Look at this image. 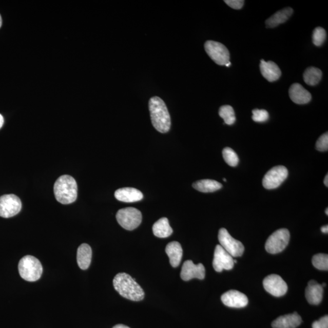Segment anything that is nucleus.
Segmentation results:
<instances>
[{
    "mask_svg": "<svg viewBox=\"0 0 328 328\" xmlns=\"http://www.w3.org/2000/svg\"><path fill=\"white\" fill-rule=\"evenodd\" d=\"M317 150L326 151L328 150V134L327 132L321 135L318 139L316 143Z\"/></svg>",
    "mask_w": 328,
    "mask_h": 328,
    "instance_id": "31",
    "label": "nucleus"
},
{
    "mask_svg": "<svg viewBox=\"0 0 328 328\" xmlns=\"http://www.w3.org/2000/svg\"><path fill=\"white\" fill-rule=\"evenodd\" d=\"M21 199L13 194L5 195L0 197V217L9 218L15 216L21 211Z\"/></svg>",
    "mask_w": 328,
    "mask_h": 328,
    "instance_id": "9",
    "label": "nucleus"
},
{
    "mask_svg": "<svg viewBox=\"0 0 328 328\" xmlns=\"http://www.w3.org/2000/svg\"><path fill=\"white\" fill-rule=\"evenodd\" d=\"M253 121L257 122H266L269 119V113L265 109H255L253 111Z\"/></svg>",
    "mask_w": 328,
    "mask_h": 328,
    "instance_id": "30",
    "label": "nucleus"
},
{
    "mask_svg": "<svg viewBox=\"0 0 328 328\" xmlns=\"http://www.w3.org/2000/svg\"><path fill=\"white\" fill-rule=\"evenodd\" d=\"M290 233L286 228H281L275 231L268 238L265 248L268 253L277 254L285 249L289 244Z\"/></svg>",
    "mask_w": 328,
    "mask_h": 328,
    "instance_id": "6",
    "label": "nucleus"
},
{
    "mask_svg": "<svg viewBox=\"0 0 328 328\" xmlns=\"http://www.w3.org/2000/svg\"><path fill=\"white\" fill-rule=\"evenodd\" d=\"M218 240L220 246L233 257H239L243 255L244 245L231 237L226 228H221L219 230Z\"/></svg>",
    "mask_w": 328,
    "mask_h": 328,
    "instance_id": "7",
    "label": "nucleus"
},
{
    "mask_svg": "<svg viewBox=\"0 0 328 328\" xmlns=\"http://www.w3.org/2000/svg\"><path fill=\"white\" fill-rule=\"evenodd\" d=\"M321 77H322V72L320 69L315 67L307 68L303 74L304 82L310 86H315L319 84Z\"/></svg>",
    "mask_w": 328,
    "mask_h": 328,
    "instance_id": "25",
    "label": "nucleus"
},
{
    "mask_svg": "<svg viewBox=\"0 0 328 328\" xmlns=\"http://www.w3.org/2000/svg\"><path fill=\"white\" fill-rule=\"evenodd\" d=\"M148 106L152 124L156 130L161 133L167 132L170 129L171 118L164 101L155 96L149 101Z\"/></svg>",
    "mask_w": 328,
    "mask_h": 328,
    "instance_id": "2",
    "label": "nucleus"
},
{
    "mask_svg": "<svg viewBox=\"0 0 328 328\" xmlns=\"http://www.w3.org/2000/svg\"><path fill=\"white\" fill-rule=\"evenodd\" d=\"M234 258L220 245L215 247L213 260L214 269L221 273L223 270L233 269L234 266Z\"/></svg>",
    "mask_w": 328,
    "mask_h": 328,
    "instance_id": "12",
    "label": "nucleus"
},
{
    "mask_svg": "<svg viewBox=\"0 0 328 328\" xmlns=\"http://www.w3.org/2000/svg\"><path fill=\"white\" fill-rule=\"evenodd\" d=\"M324 185H325V186L328 187V175H327V174L326 175L325 178H324Z\"/></svg>",
    "mask_w": 328,
    "mask_h": 328,
    "instance_id": "37",
    "label": "nucleus"
},
{
    "mask_svg": "<svg viewBox=\"0 0 328 328\" xmlns=\"http://www.w3.org/2000/svg\"><path fill=\"white\" fill-rule=\"evenodd\" d=\"M193 187L199 191L210 193L221 189L223 185L215 180H203L194 182Z\"/></svg>",
    "mask_w": 328,
    "mask_h": 328,
    "instance_id": "24",
    "label": "nucleus"
},
{
    "mask_svg": "<svg viewBox=\"0 0 328 328\" xmlns=\"http://www.w3.org/2000/svg\"><path fill=\"white\" fill-rule=\"evenodd\" d=\"M325 212H326V214L327 215H328V208H326V210Z\"/></svg>",
    "mask_w": 328,
    "mask_h": 328,
    "instance_id": "40",
    "label": "nucleus"
},
{
    "mask_svg": "<svg viewBox=\"0 0 328 328\" xmlns=\"http://www.w3.org/2000/svg\"><path fill=\"white\" fill-rule=\"evenodd\" d=\"M92 249L87 244H82L79 247L77 261L79 267L82 270L87 269L91 262Z\"/></svg>",
    "mask_w": 328,
    "mask_h": 328,
    "instance_id": "21",
    "label": "nucleus"
},
{
    "mask_svg": "<svg viewBox=\"0 0 328 328\" xmlns=\"http://www.w3.org/2000/svg\"><path fill=\"white\" fill-rule=\"evenodd\" d=\"M321 231H322L323 234H327L328 233V226L327 225L326 226H324L321 228Z\"/></svg>",
    "mask_w": 328,
    "mask_h": 328,
    "instance_id": "34",
    "label": "nucleus"
},
{
    "mask_svg": "<svg viewBox=\"0 0 328 328\" xmlns=\"http://www.w3.org/2000/svg\"><path fill=\"white\" fill-rule=\"evenodd\" d=\"M221 301L225 305L235 308L246 307L248 303L246 295L236 290H230L222 295Z\"/></svg>",
    "mask_w": 328,
    "mask_h": 328,
    "instance_id": "14",
    "label": "nucleus"
},
{
    "mask_svg": "<svg viewBox=\"0 0 328 328\" xmlns=\"http://www.w3.org/2000/svg\"><path fill=\"white\" fill-rule=\"evenodd\" d=\"M205 269L203 264H195L191 260L185 261L182 267L181 277L184 281H189L193 278L203 280Z\"/></svg>",
    "mask_w": 328,
    "mask_h": 328,
    "instance_id": "13",
    "label": "nucleus"
},
{
    "mask_svg": "<svg viewBox=\"0 0 328 328\" xmlns=\"http://www.w3.org/2000/svg\"><path fill=\"white\" fill-rule=\"evenodd\" d=\"M288 176L287 169L284 166H277L265 175L263 180V185L266 189H275L280 186L286 180Z\"/></svg>",
    "mask_w": 328,
    "mask_h": 328,
    "instance_id": "10",
    "label": "nucleus"
},
{
    "mask_svg": "<svg viewBox=\"0 0 328 328\" xmlns=\"http://www.w3.org/2000/svg\"><path fill=\"white\" fill-rule=\"evenodd\" d=\"M118 223L126 230H132L141 224L142 216L140 211L134 207L119 210L117 214Z\"/></svg>",
    "mask_w": 328,
    "mask_h": 328,
    "instance_id": "5",
    "label": "nucleus"
},
{
    "mask_svg": "<svg viewBox=\"0 0 328 328\" xmlns=\"http://www.w3.org/2000/svg\"><path fill=\"white\" fill-rule=\"evenodd\" d=\"M290 97L297 104H308L312 99L310 92L299 84H294L291 86L289 90Z\"/></svg>",
    "mask_w": 328,
    "mask_h": 328,
    "instance_id": "16",
    "label": "nucleus"
},
{
    "mask_svg": "<svg viewBox=\"0 0 328 328\" xmlns=\"http://www.w3.org/2000/svg\"><path fill=\"white\" fill-rule=\"evenodd\" d=\"M312 327L313 328H328V316H324L319 320L315 321Z\"/></svg>",
    "mask_w": 328,
    "mask_h": 328,
    "instance_id": "32",
    "label": "nucleus"
},
{
    "mask_svg": "<svg viewBox=\"0 0 328 328\" xmlns=\"http://www.w3.org/2000/svg\"><path fill=\"white\" fill-rule=\"evenodd\" d=\"M165 253L170 259V263L172 267H177L180 266L182 254H183L180 243L177 241L170 242L165 248Z\"/></svg>",
    "mask_w": 328,
    "mask_h": 328,
    "instance_id": "20",
    "label": "nucleus"
},
{
    "mask_svg": "<svg viewBox=\"0 0 328 328\" xmlns=\"http://www.w3.org/2000/svg\"><path fill=\"white\" fill-rule=\"evenodd\" d=\"M18 271L23 279L34 282L41 278L43 267L37 258L31 255H26L20 261Z\"/></svg>",
    "mask_w": 328,
    "mask_h": 328,
    "instance_id": "4",
    "label": "nucleus"
},
{
    "mask_svg": "<svg viewBox=\"0 0 328 328\" xmlns=\"http://www.w3.org/2000/svg\"><path fill=\"white\" fill-rule=\"evenodd\" d=\"M3 124H4V118L2 114H0V128L3 127Z\"/></svg>",
    "mask_w": 328,
    "mask_h": 328,
    "instance_id": "36",
    "label": "nucleus"
},
{
    "mask_svg": "<svg viewBox=\"0 0 328 328\" xmlns=\"http://www.w3.org/2000/svg\"><path fill=\"white\" fill-rule=\"evenodd\" d=\"M261 74L267 81L273 82L279 79L281 75L280 69L274 62L261 60L260 64Z\"/></svg>",
    "mask_w": 328,
    "mask_h": 328,
    "instance_id": "19",
    "label": "nucleus"
},
{
    "mask_svg": "<svg viewBox=\"0 0 328 328\" xmlns=\"http://www.w3.org/2000/svg\"><path fill=\"white\" fill-rule=\"evenodd\" d=\"M230 65H231V63H230V62H229L227 63V64L226 65H225V66H226L227 67H229Z\"/></svg>",
    "mask_w": 328,
    "mask_h": 328,
    "instance_id": "39",
    "label": "nucleus"
},
{
    "mask_svg": "<svg viewBox=\"0 0 328 328\" xmlns=\"http://www.w3.org/2000/svg\"><path fill=\"white\" fill-rule=\"evenodd\" d=\"M265 290L274 297H281L286 294L288 287L282 278L276 274L267 276L263 280Z\"/></svg>",
    "mask_w": 328,
    "mask_h": 328,
    "instance_id": "11",
    "label": "nucleus"
},
{
    "mask_svg": "<svg viewBox=\"0 0 328 328\" xmlns=\"http://www.w3.org/2000/svg\"><path fill=\"white\" fill-rule=\"evenodd\" d=\"M302 322L300 315L297 313L280 316L272 323L274 328H296Z\"/></svg>",
    "mask_w": 328,
    "mask_h": 328,
    "instance_id": "18",
    "label": "nucleus"
},
{
    "mask_svg": "<svg viewBox=\"0 0 328 328\" xmlns=\"http://www.w3.org/2000/svg\"><path fill=\"white\" fill-rule=\"evenodd\" d=\"M323 287L316 281L311 280L306 288L305 296L310 304L317 305L323 299Z\"/></svg>",
    "mask_w": 328,
    "mask_h": 328,
    "instance_id": "17",
    "label": "nucleus"
},
{
    "mask_svg": "<svg viewBox=\"0 0 328 328\" xmlns=\"http://www.w3.org/2000/svg\"><path fill=\"white\" fill-rule=\"evenodd\" d=\"M78 190L77 182L69 175L62 176L54 184L55 197L63 204L74 203L77 200Z\"/></svg>",
    "mask_w": 328,
    "mask_h": 328,
    "instance_id": "3",
    "label": "nucleus"
},
{
    "mask_svg": "<svg viewBox=\"0 0 328 328\" xmlns=\"http://www.w3.org/2000/svg\"><path fill=\"white\" fill-rule=\"evenodd\" d=\"M219 115L224 119L225 124L228 125H233L236 121L234 109L230 105L222 106L219 110Z\"/></svg>",
    "mask_w": 328,
    "mask_h": 328,
    "instance_id": "26",
    "label": "nucleus"
},
{
    "mask_svg": "<svg viewBox=\"0 0 328 328\" xmlns=\"http://www.w3.org/2000/svg\"><path fill=\"white\" fill-rule=\"evenodd\" d=\"M2 18L1 15H0V28L2 27Z\"/></svg>",
    "mask_w": 328,
    "mask_h": 328,
    "instance_id": "38",
    "label": "nucleus"
},
{
    "mask_svg": "<svg viewBox=\"0 0 328 328\" xmlns=\"http://www.w3.org/2000/svg\"><path fill=\"white\" fill-rule=\"evenodd\" d=\"M115 198L119 201L124 203H135L143 199V194L137 188L124 187L119 188L115 191Z\"/></svg>",
    "mask_w": 328,
    "mask_h": 328,
    "instance_id": "15",
    "label": "nucleus"
},
{
    "mask_svg": "<svg viewBox=\"0 0 328 328\" xmlns=\"http://www.w3.org/2000/svg\"><path fill=\"white\" fill-rule=\"evenodd\" d=\"M204 48L212 61L218 65H226L230 61V53L224 45L218 42L208 41Z\"/></svg>",
    "mask_w": 328,
    "mask_h": 328,
    "instance_id": "8",
    "label": "nucleus"
},
{
    "mask_svg": "<svg viewBox=\"0 0 328 328\" xmlns=\"http://www.w3.org/2000/svg\"><path fill=\"white\" fill-rule=\"evenodd\" d=\"M223 157L225 162L230 167H236L239 162L237 154L230 148L223 149Z\"/></svg>",
    "mask_w": 328,
    "mask_h": 328,
    "instance_id": "27",
    "label": "nucleus"
},
{
    "mask_svg": "<svg viewBox=\"0 0 328 328\" xmlns=\"http://www.w3.org/2000/svg\"><path fill=\"white\" fill-rule=\"evenodd\" d=\"M113 286L115 291L125 299L135 301L144 299V290L130 275L126 273L117 274L113 280Z\"/></svg>",
    "mask_w": 328,
    "mask_h": 328,
    "instance_id": "1",
    "label": "nucleus"
},
{
    "mask_svg": "<svg viewBox=\"0 0 328 328\" xmlns=\"http://www.w3.org/2000/svg\"><path fill=\"white\" fill-rule=\"evenodd\" d=\"M293 9L291 8L280 10L267 20L266 22L267 27L271 28L277 27L278 25L286 22L293 15Z\"/></svg>",
    "mask_w": 328,
    "mask_h": 328,
    "instance_id": "22",
    "label": "nucleus"
},
{
    "mask_svg": "<svg viewBox=\"0 0 328 328\" xmlns=\"http://www.w3.org/2000/svg\"><path fill=\"white\" fill-rule=\"evenodd\" d=\"M153 234L156 237L161 238L170 237L173 233V229L169 224L167 218H162L153 224Z\"/></svg>",
    "mask_w": 328,
    "mask_h": 328,
    "instance_id": "23",
    "label": "nucleus"
},
{
    "mask_svg": "<svg viewBox=\"0 0 328 328\" xmlns=\"http://www.w3.org/2000/svg\"><path fill=\"white\" fill-rule=\"evenodd\" d=\"M223 181H224L225 182H226V179L224 178V179H223Z\"/></svg>",
    "mask_w": 328,
    "mask_h": 328,
    "instance_id": "41",
    "label": "nucleus"
},
{
    "mask_svg": "<svg viewBox=\"0 0 328 328\" xmlns=\"http://www.w3.org/2000/svg\"><path fill=\"white\" fill-rule=\"evenodd\" d=\"M326 32L323 28L317 27L314 30L313 34V42L316 46H321L325 42Z\"/></svg>",
    "mask_w": 328,
    "mask_h": 328,
    "instance_id": "29",
    "label": "nucleus"
},
{
    "mask_svg": "<svg viewBox=\"0 0 328 328\" xmlns=\"http://www.w3.org/2000/svg\"><path fill=\"white\" fill-rule=\"evenodd\" d=\"M112 328H130V327H129L127 326L124 325V324H117V325L114 326Z\"/></svg>",
    "mask_w": 328,
    "mask_h": 328,
    "instance_id": "35",
    "label": "nucleus"
},
{
    "mask_svg": "<svg viewBox=\"0 0 328 328\" xmlns=\"http://www.w3.org/2000/svg\"><path fill=\"white\" fill-rule=\"evenodd\" d=\"M314 266L321 271L328 270V255L324 254L315 255L312 259Z\"/></svg>",
    "mask_w": 328,
    "mask_h": 328,
    "instance_id": "28",
    "label": "nucleus"
},
{
    "mask_svg": "<svg viewBox=\"0 0 328 328\" xmlns=\"http://www.w3.org/2000/svg\"><path fill=\"white\" fill-rule=\"evenodd\" d=\"M224 2L234 9H241L243 8L244 3L243 0H225Z\"/></svg>",
    "mask_w": 328,
    "mask_h": 328,
    "instance_id": "33",
    "label": "nucleus"
}]
</instances>
